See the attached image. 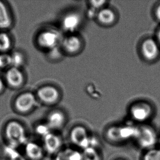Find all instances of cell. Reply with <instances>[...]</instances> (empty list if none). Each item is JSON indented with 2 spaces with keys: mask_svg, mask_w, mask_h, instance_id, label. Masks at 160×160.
Instances as JSON below:
<instances>
[{
  "mask_svg": "<svg viewBox=\"0 0 160 160\" xmlns=\"http://www.w3.org/2000/svg\"><path fill=\"white\" fill-rule=\"evenodd\" d=\"M36 97L42 103L47 105H52L59 101L60 93L58 89L54 86L47 85L38 89Z\"/></svg>",
  "mask_w": 160,
  "mask_h": 160,
  "instance_id": "obj_10",
  "label": "cell"
},
{
  "mask_svg": "<svg viewBox=\"0 0 160 160\" xmlns=\"http://www.w3.org/2000/svg\"><path fill=\"white\" fill-rule=\"evenodd\" d=\"M18 148L7 145L5 146L4 152L9 160H28L25 155H22Z\"/></svg>",
  "mask_w": 160,
  "mask_h": 160,
  "instance_id": "obj_18",
  "label": "cell"
},
{
  "mask_svg": "<svg viewBox=\"0 0 160 160\" xmlns=\"http://www.w3.org/2000/svg\"><path fill=\"white\" fill-rule=\"evenodd\" d=\"M156 41L159 43V45L160 46V28L157 31V40Z\"/></svg>",
  "mask_w": 160,
  "mask_h": 160,
  "instance_id": "obj_27",
  "label": "cell"
},
{
  "mask_svg": "<svg viewBox=\"0 0 160 160\" xmlns=\"http://www.w3.org/2000/svg\"><path fill=\"white\" fill-rule=\"evenodd\" d=\"M105 1H92L90 2V8L97 11V12L101 9L106 7V2Z\"/></svg>",
  "mask_w": 160,
  "mask_h": 160,
  "instance_id": "obj_24",
  "label": "cell"
},
{
  "mask_svg": "<svg viewBox=\"0 0 160 160\" xmlns=\"http://www.w3.org/2000/svg\"><path fill=\"white\" fill-rule=\"evenodd\" d=\"M4 88V83L1 78H0V93H2Z\"/></svg>",
  "mask_w": 160,
  "mask_h": 160,
  "instance_id": "obj_26",
  "label": "cell"
},
{
  "mask_svg": "<svg viewBox=\"0 0 160 160\" xmlns=\"http://www.w3.org/2000/svg\"><path fill=\"white\" fill-rule=\"evenodd\" d=\"M46 154L54 156L63 148V140L57 132H51L42 138Z\"/></svg>",
  "mask_w": 160,
  "mask_h": 160,
  "instance_id": "obj_6",
  "label": "cell"
},
{
  "mask_svg": "<svg viewBox=\"0 0 160 160\" xmlns=\"http://www.w3.org/2000/svg\"><path fill=\"white\" fill-rule=\"evenodd\" d=\"M116 160H124V159H116Z\"/></svg>",
  "mask_w": 160,
  "mask_h": 160,
  "instance_id": "obj_28",
  "label": "cell"
},
{
  "mask_svg": "<svg viewBox=\"0 0 160 160\" xmlns=\"http://www.w3.org/2000/svg\"><path fill=\"white\" fill-rule=\"evenodd\" d=\"M160 47L156 40L151 38H146L140 45L141 56L147 61H154L160 55Z\"/></svg>",
  "mask_w": 160,
  "mask_h": 160,
  "instance_id": "obj_9",
  "label": "cell"
},
{
  "mask_svg": "<svg viewBox=\"0 0 160 160\" xmlns=\"http://www.w3.org/2000/svg\"><path fill=\"white\" fill-rule=\"evenodd\" d=\"M83 160H101V154L97 148H89L83 150Z\"/></svg>",
  "mask_w": 160,
  "mask_h": 160,
  "instance_id": "obj_20",
  "label": "cell"
},
{
  "mask_svg": "<svg viewBox=\"0 0 160 160\" xmlns=\"http://www.w3.org/2000/svg\"><path fill=\"white\" fill-rule=\"evenodd\" d=\"M142 160H160V146L145 151Z\"/></svg>",
  "mask_w": 160,
  "mask_h": 160,
  "instance_id": "obj_21",
  "label": "cell"
},
{
  "mask_svg": "<svg viewBox=\"0 0 160 160\" xmlns=\"http://www.w3.org/2000/svg\"><path fill=\"white\" fill-rule=\"evenodd\" d=\"M154 114L153 107L146 101H138L133 103L129 109V114L132 121L139 124H146Z\"/></svg>",
  "mask_w": 160,
  "mask_h": 160,
  "instance_id": "obj_2",
  "label": "cell"
},
{
  "mask_svg": "<svg viewBox=\"0 0 160 160\" xmlns=\"http://www.w3.org/2000/svg\"><path fill=\"white\" fill-rule=\"evenodd\" d=\"M82 18L80 14L72 12L67 14L62 21V28L69 34L76 33V31L81 26Z\"/></svg>",
  "mask_w": 160,
  "mask_h": 160,
  "instance_id": "obj_12",
  "label": "cell"
},
{
  "mask_svg": "<svg viewBox=\"0 0 160 160\" xmlns=\"http://www.w3.org/2000/svg\"><path fill=\"white\" fill-rule=\"evenodd\" d=\"M60 33L55 30L48 29L42 31L37 37V43L43 49L51 50L56 48L61 40Z\"/></svg>",
  "mask_w": 160,
  "mask_h": 160,
  "instance_id": "obj_7",
  "label": "cell"
},
{
  "mask_svg": "<svg viewBox=\"0 0 160 160\" xmlns=\"http://www.w3.org/2000/svg\"><path fill=\"white\" fill-rule=\"evenodd\" d=\"M36 95L30 92H26L18 95L14 101L15 109L21 114H27L31 112L37 105Z\"/></svg>",
  "mask_w": 160,
  "mask_h": 160,
  "instance_id": "obj_4",
  "label": "cell"
},
{
  "mask_svg": "<svg viewBox=\"0 0 160 160\" xmlns=\"http://www.w3.org/2000/svg\"><path fill=\"white\" fill-rule=\"evenodd\" d=\"M61 44L63 51L70 55L79 54L84 46L83 39L76 33L68 34L62 40Z\"/></svg>",
  "mask_w": 160,
  "mask_h": 160,
  "instance_id": "obj_8",
  "label": "cell"
},
{
  "mask_svg": "<svg viewBox=\"0 0 160 160\" xmlns=\"http://www.w3.org/2000/svg\"><path fill=\"white\" fill-rule=\"evenodd\" d=\"M5 78L8 85L15 88L21 87L25 81V78L22 71L18 67L14 66H12L7 70Z\"/></svg>",
  "mask_w": 160,
  "mask_h": 160,
  "instance_id": "obj_14",
  "label": "cell"
},
{
  "mask_svg": "<svg viewBox=\"0 0 160 160\" xmlns=\"http://www.w3.org/2000/svg\"><path fill=\"white\" fill-rule=\"evenodd\" d=\"M95 17L98 23L104 27L113 26L117 20V13L115 11L107 6L97 12Z\"/></svg>",
  "mask_w": 160,
  "mask_h": 160,
  "instance_id": "obj_15",
  "label": "cell"
},
{
  "mask_svg": "<svg viewBox=\"0 0 160 160\" xmlns=\"http://www.w3.org/2000/svg\"><path fill=\"white\" fill-rule=\"evenodd\" d=\"M12 25V18L9 9L3 2L0 1V30H6Z\"/></svg>",
  "mask_w": 160,
  "mask_h": 160,
  "instance_id": "obj_17",
  "label": "cell"
},
{
  "mask_svg": "<svg viewBox=\"0 0 160 160\" xmlns=\"http://www.w3.org/2000/svg\"><path fill=\"white\" fill-rule=\"evenodd\" d=\"M91 136L86 127L76 125L71 129L69 138L75 147L84 150L89 147Z\"/></svg>",
  "mask_w": 160,
  "mask_h": 160,
  "instance_id": "obj_5",
  "label": "cell"
},
{
  "mask_svg": "<svg viewBox=\"0 0 160 160\" xmlns=\"http://www.w3.org/2000/svg\"><path fill=\"white\" fill-rule=\"evenodd\" d=\"M54 157V160H83L82 152L71 147L63 148Z\"/></svg>",
  "mask_w": 160,
  "mask_h": 160,
  "instance_id": "obj_16",
  "label": "cell"
},
{
  "mask_svg": "<svg viewBox=\"0 0 160 160\" xmlns=\"http://www.w3.org/2000/svg\"><path fill=\"white\" fill-rule=\"evenodd\" d=\"M35 132L38 135L40 136L42 138L48 133L52 132V131L50 130L47 123L44 122L37 125L35 127Z\"/></svg>",
  "mask_w": 160,
  "mask_h": 160,
  "instance_id": "obj_22",
  "label": "cell"
},
{
  "mask_svg": "<svg viewBox=\"0 0 160 160\" xmlns=\"http://www.w3.org/2000/svg\"><path fill=\"white\" fill-rule=\"evenodd\" d=\"M67 121L66 114L60 109H54L49 112L45 122L53 132H58L64 128Z\"/></svg>",
  "mask_w": 160,
  "mask_h": 160,
  "instance_id": "obj_11",
  "label": "cell"
},
{
  "mask_svg": "<svg viewBox=\"0 0 160 160\" xmlns=\"http://www.w3.org/2000/svg\"><path fill=\"white\" fill-rule=\"evenodd\" d=\"M24 147V155L28 160H42L46 153L42 144L28 141Z\"/></svg>",
  "mask_w": 160,
  "mask_h": 160,
  "instance_id": "obj_13",
  "label": "cell"
},
{
  "mask_svg": "<svg viewBox=\"0 0 160 160\" xmlns=\"http://www.w3.org/2000/svg\"><path fill=\"white\" fill-rule=\"evenodd\" d=\"M135 140L139 148L146 151L156 147L159 138L154 128L148 124H140Z\"/></svg>",
  "mask_w": 160,
  "mask_h": 160,
  "instance_id": "obj_3",
  "label": "cell"
},
{
  "mask_svg": "<svg viewBox=\"0 0 160 160\" xmlns=\"http://www.w3.org/2000/svg\"><path fill=\"white\" fill-rule=\"evenodd\" d=\"M11 64L12 66L18 67L23 63L24 58L21 53L15 52L11 56Z\"/></svg>",
  "mask_w": 160,
  "mask_h": 160,
  "instance_id": "obj_23",
  "label": "cell"
},
{
  "mask_svg": "<svg viewBox=\"0 0 160 160\" xmlns=\"http://www.w3.org/2000/svg\"><path fill=\"white\" fill-rule=\"evenodd\" d=\"M154 14H155V17L160 21V4L156 7L154 12Z\"/></svg>",
  "mask_w": 160,
  "mask_h": 160,
  "instance_id": "obj_25",
  "label": "cell"
},
{
  "mask_svg": "<svg viewBox=\"0 0 160 160\" xmlns=\"http://www.w3.org/2000/svg\"><path fill=\"white\" fill-rule=\"evenodd\" d=\"M4 136L7 145L18 148L24 146L28 141L25 126L15 120H12L6 123L4 128Z\"/></svg>",
  "mask_w": 160,
  "mask_h": 160,
  "instance_id": "obj_1",
  "label": "cell"
},
{
  "mask_svg": "<svg viewBox=\"0 0 160 160\" xmlns=\"http://www.w3.org/2000/svg\"><path fill=\"white\" fill-rule=\"evenodd\" d=\"M12 38L5 32H0V53H7L12 47Z\"/></svg>",
  "mask_w": 160,
  "mask_h": 160,
  "instance_id": "obj_19",
  "label": "cell"
}]
</instances>
